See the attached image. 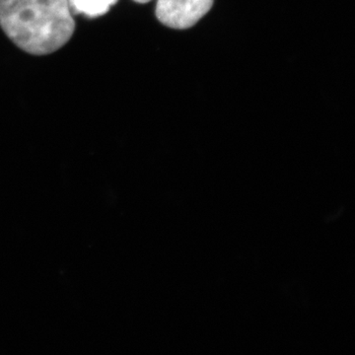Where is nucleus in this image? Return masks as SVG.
<instances>
[{"mask_svg": "<svg viewBox=\"0 0 355 355\" xmlns=\"http://www.w3.org/2000/svg\"><path fill=\"white\" fill-rule=\"evenodd\" d=\"M0 27L26 53L49 55L76 30L69 0H0Z\"/></svg>", "mask_w": 355, "mask_h": 355, "instance_id": "nucleus-1", "label": "nucleus"}, {"mask_svg": "<svg viewBox=\"0 0 355 355\" xmlns=\"http://www.w3.org/2000/svg\"><path fill=\"white\" fill-rule=\"evenodd\" d=\"M214 4V0H157L156 16L173 29H188L197 24Z\"/></svg>", "mask_w": 355, "mask_h": 355, "instance_id": "nucleus-2", "label": "nucleus"}, {"mask_svg": "<svg viewBox=\"0 0 355 355\" xmlns=\"http://www.w3.org/2000/svg\"><path fill=\"white\" fill-rule=\"evenodd\" d=\"M118 0H69L70 8L76 14L95 18L105 15Z\"/></svg>", "mask_w": 355, "mask_h": 355, "instance_id": "nucleus-3", "label": "nucleus"}, {"mask_svg": "<svg viewBox=\"0 0 355 355\" xmlns=\"http://www.w3.org/2000/svg\"><path fill=\"white\" fill-rule=\"evenodd\" d=\"M135 2H139V3H147V2L150 1V0H135Z\"/></svg>", "mask_w": 355, "mask_h": 355, "instance_id": "nucleus-4", "label": "nucleus"}]
</instances>
